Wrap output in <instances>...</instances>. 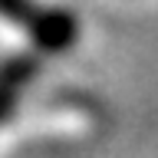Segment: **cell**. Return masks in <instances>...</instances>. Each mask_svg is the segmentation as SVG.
I'll list each match as a JSON object with an SVG mask.
<instances>
[{
  "label": "cell",
  "mask_w": 158,
  "mask_h": 158,
  "mask_svg": "<svg viewBox=\"0 0 158 158\" xmlns=\"http://www.w3.org/2000/svg\"><path fill=\"white\" fill-rule=\"evenodd\" d=\"M0 17L7 23H13V27L33 33L43 46H56L63 40V33H66V23H59L56 17H33L27 0H0Z\"/></svg>",
  "instance_id": "obj_1"
}]
</instances>
